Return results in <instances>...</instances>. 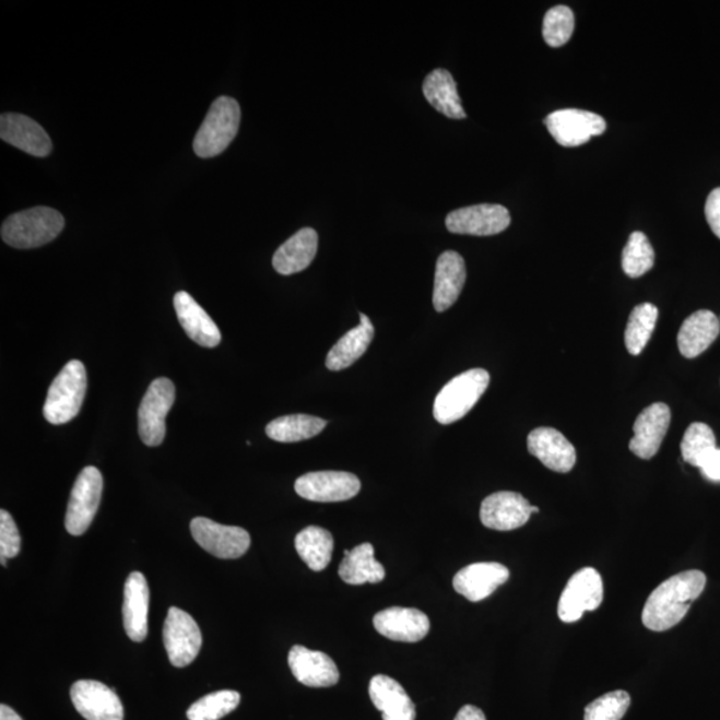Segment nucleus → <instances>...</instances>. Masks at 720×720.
<instances>
[{"label": "nucleus", "instance_id": "obj_1", "mask_svg": "<svg viewBox=\"0 0 720 720\" xmlns=\"http://www.w3.org/2000/svg\"><path fill=\"white\" fill-rule=\"evenodd\" d=\"M706 575L689 570L659 585L647 599L641 621L651 632H668L681 623L706 587Z\"/></svg>", "mask_w": 720, "mask_h": 720}, {"label": "nucleus", "instance_id": "obj_2", "mask_svg": "<svg viewBox=\"0 0 720 720\" xmlns=\"http://www.w3.org/2000/svg\"><path fill=\"white\" fill-rule=\"evenodd\" d=\"M64 228V217L50 208H34L3 222L2 239L11 247L35 248L50 244Z\"/></svg>", "mask_w": 720, "mask_h": 720}, {"label": "nucleus", "instance_id": "obj_3", "mask_svg": "<svg viewBox=\"0 0 720 720\" xmlns=\"http://www.w3.org/2000/svg\"><path fill=\"white\" fill-rule=\"evenodd\" d=\"M240 117V106L237 101L229 96L217 98L193 139L196 154L204 160L221 155L237 137Z\"/></svg>", "mask_w": 720, "mask_h": 720}, {"label": "nucleus", "instance_id": "obj_4", "mask_svg": "<svg viewBox=\"0 0 720 720\" xmlns=\"http://www.w3.org/2000/svg\"><path fill=\"white\" fill-rule=\"evenodd\" d=\"M488 385L489 374L483 368H473L452 378L435 398V420L440 425L461 421L480 402Z\"/></svg>", "mask_w": 720, "mask_h": 720}, {"label": "nucleus", "instance_id": "obj_5", "mask_svg": "<svg viewBox=\"0 0 720 720\" xmlns=\"http://www.w3.org/2000/svg\"><path fill=\"white\" fill-rule=\"evenodd\" d=\"M87 390V374L81 361H70L48 389L44 415L51 425H64L80 414Z\"/></svg>", "mask_w": 720, "mask_h": 720}, {"label": "nucleus", "instance_id": "obj_6", "mask_svg": "<svg viewBox=\"0 0 720 720\" xmlns=\"http://www.w3.org/2000/svg\"><path fill=\"white\" fill-rule=\"evenodd\" d=\"M175 402V386L167 378L150 385L138 413L139 437L144 445L156 447L166 437V416Z\"/></svg>", "mask_w": 720, "mask_h": 720}, {"label": "nucleus", "instance_id": "obj_7", "mask_svg": "<svg viewBox=\"0 0 720 720\" xmlns=\"http://www.w3.org/2000/svg\"><path fill=\"white\" fill-rule=\"evenodd\" d=\"M103 493V476L94 465L83 469L70 495L66 530L80 536L86 532L98 512Z\"/></svg>", "mask_w": 720, "mask_h": 720}, {"label": "nucleus", "instance_id": "obj_8", "mask_svg": "<svg viewBox=\"0 0 720 720\" xmlns=\"http://www.w3.org/2000/svg\"><path fill=\"white\" fill-rule=\"evenodd\" d=\"M163 641L169 662L181 669L196 661L202 647V633L190 614L178 607L168 610Z\"/></svg>", "mask_w": 720, "mask_h": 720}, {"label": "nucleus", "instance_id": "obj_9", "mask_svg": "<svg viewBox=\"0 0 720 720\" xmlns=\"http://www.w3.org/2000/svg\"><path fill=\"white\" fill-rule=\"evenodd\" d=\"M190 530L199 546L216 558L237 559L250 548V534L235 526L220 524L208 518H193Z\"/></svg>", "mask_w": 720, "mask_h": 720}, {"label": "nucleus", "instance_id": "obj_10", "mask_svg": "<svg viewBox=\"0 0 720 720\" xmlns=\"http://www.w3.org/2000/svg\"><path fill=\"white\" fill-rule=\"evenodd\" d=\"M603 602V582L595 568L586 567L575 573L562 592L558 615L562 622L574 623L586 611H595Z\"/></svg>", "mask_w": 720, "mask_h": 720}, {"label": "nucleus", "instance_id": "obj_11", "mask_svg": "<svg viewBox=\"0 0 720 720\" xmlns=\"http://www.w3.org/2000/svg\"><path fill=\"white\" fill-rule=\"evenodd\" d=\"M544 123L550 134L563 147L582 146L591 138L602 135L607 129L606 120L601 115L577 108L554 111L548 115Z\"/></svg>", "mask_w": 720, "mask_h": 720}, {"label": "nucleus", "instance_id": "obj_12", "mask_svg": "<svg viewBox=\"0 0 720 720\" xmlns=\"http://www.w3.org/2000/svg\"><path fill=\"white\" fill-rule=\"evenodd\" d=\"M511 225L508 210L500 204H475L451 211L446 217V226L452 234L489 237L504 233Z\"/></svg>", "mask_w": 720, "mask_h": 720}, {"label": "nucleus", "instance_id": "obj_13", "mask_svg": "<svg viewBox=\"0 0 720 720\" xmlns=\"http://www.w3.org/2000/svg\"><path fill=\"white\" fill-rule=\"evenodd\" d=\"M295 492L307 500L331 504L353 499L361 492V481L344 471H317L302 475Z\"/></svg>", "mask_w": 720, "mask_h": 720}, {"label": "nucleus", "instance_id": "obj_14", "mask_svg": "<svg viewBox=\"0 0 720 720\" xmlns=\"http://www.w3.org/2000/svg\"><path fill=\"white\" fill-rule=\"evenodd\" d=\"M72 704L86 720H123L125 709L115 689L96 681H78L71 687Z\"/></svg>", "mask_w": 720, "mask_h": 720}, {"label": "nucleus", "instance_id": "obj_15", "mask_svg": "<svg viewBox=\"0 0 720 720\" xmlns=\"http://www.w3.org/2000/svg\"><path fill=\"white\" fill-rule=\"evenodd\" d=\"M532 506L523 495L500 492L482 501L481 520L484 528L496 531H512L529 522Z\"/></svg>", "mask_w": 720, "mask_h": 720}, {"label": "nucleus", "instance_id": "obj_16", "mask_svg": "<svg viewBox=\"0 0 720 720\" xmlns=\"http://www.w3.org/2000/svg\"><path fill=\"white\" fill-rule=\"evenodd\" d=\"M670 423L671 410L668 404L653 403L641 411L634 425L632 452L646 461L656 457L669 432Z\"/></svg>", "mask_w": 720, "mask_h": 720}, {"label": "nucleus", "instance_id": "obj_17", "mask_svg": "<svg viewBox=\"0 0 720 720\" xmlns=\"http://www.w3.org/2000/svg\"><path fill=\"white\" fill-rule=\"evenodd\" d=\"M510 578V571L496 562L473 563L453 577V589L470 602H481L494 594Z\"/></svg>", "mask_w": 720, "mask_h": 720}, {"label": "nucleus", "instance_id": "obj_18", "mask_svg": "<svg viewBox=\"0 0 720 720\" xmlns=\"http://www.w3.org/2000/svg\"><path fill=\"white\" fill-rule=\"evenodd\" d=\"M0 138L5 143L38 158L51 154L52 143L44 127L21 114H3L0 117Z\"/></svg>", "mask_w": 720, "mask_h": 720}, {"label": "nucleus", "instance_id": "obj_19", "mask_svg": "<svg viewBox=\"0 0 720 720\" xmlns=\"http://www.w3.org/2000/svg\"><path fill=\"white\" fill-rule=\"evenodd\" d=\"M528 447L532 457L540 459L555 473H570L577 463V451L568 439L552 427L535 428L529 434Z\"/></svg>", "mask_w": 720, "mask_h": 720}, {"label": "nucleus", "instance_id": "obj_20", "mask_svg": "<svg viewBox=\"0 0 720 720\" xmlns=\"http://www.w3.org/2000/svg\"><path fill=\"white\" fill-rule=\"evenodd\" d=\"M374 627L387 639L415 644L427 637L429 619L416 609L390 607L374 616Z\"/></svg>", "mask_w": 720, "mask_h": 720}, {"label": "nucleus", "instance_id": "obj_21", "mask_svg": "<svg viewBox=\"0 0 720 720\" xmlns=\"http://www.w3.org/2000/svg\"><path fill=\"white\" fill-rule=\"evenodd\" d=\"M288 665L296 681L307 687H331L339 682V670L324 652L294 646L288 653Z\"/></svg>", "mask_w": 720, "mask_h": 720}, {"label": "nucleus", "instance_id": "obj_22", "mask_svg": "<svg viewBox=\"0 0 720 720\" xmlns=\"http://www.w3.org/2000/svg\"><path fill=\"white\" fill-rule=\"evenodd\" d=\"M468 280L464 259L457 251H445L438 258L435 270L433 304L444 312L456 304Z\"/></svg>", "mask_w": 720, "mask_h": 720}, {"label": "nucleus", "instance_id": "obj_23", "mask_svg": "<svg viewBox=\"0 0 720 720\" xmlns=\"http://www.w3.org/2000/svg\"><path fill=\"white\" fill-rule=\"evenodd\" d=\"M174 307L186 334L199 346L214 349L222 342L220 327L189 293L175 294Z\"/></svg>", "mask_w": 720, "mask_h": 720}, {"label": "nucleus", "instance_id": "obj_24", "mask_svg": "<svg viewBox=\"0 0 720 720\" xmlns=\"http://www.w3.org/2000/svg\"><path fill=\"white\" fill-rule=\"evenodd\" d=\"M150 589L142 573H131L125 585L123 625L134 641H143L149 632Z\"/></svg>", "mask_w": 720, "mask_h": 720}, {"label": "nucleus", "instance_id": "obj_25", "mask_svg": "<svg viewBox=\"0 0 720 720\" xmlns=\"http://www.w3.org/2000/svg\"><path fill=\"white\" fill-rule=\"evenodd\" d=\"M318 239L316 229L306 227L284 241L272 258L278 274L293 275L306 270L317 257Z\"/></svg>", "mask_w": 720, "mask_h": 720}, {"label": "nucleus", "instance_id": "obj_26", "mask_svg": "<svg viewBox=\"0 0 720 720\" xmlns=\"http://www.w3.org/2000/svg\"><path fill=\"white\" fill-rule=\"evenodd\" d=\"M719 332L720 322L716 314L699 310L683 322L677 334V347L685 358H697L717 341Z\"/></svg>", "mask_w": 720, "mask_h": 720}, {"label": "nucleus", "instance_id": "obj_27", "mask_svg": "<svg viewBox=\"0 0 720 720\" xmlns=\"http://www.w3.org/2000/svg\"><path fill=\"white\" fill-rule=\"evenodd\" d=\"M373 704L382 712L383 720H415V705L396 680L375 675L368 687Z\"/></svg>", "mask_w": 720, "mask_h": 720}, {"label": "nucleus", "instance_id": "obj_28", "mask_svg": "<svg viewBox=\"0 0 720 720\" xmlns=\"http://www.w3.org/2000/svg\"><path fill=\"white\" fill-rule=\"evenodd\" d=\"M375 330L370 318L361 314V324L344 334L330 350L326 366L331 371H342L353 366L366 353L374 339Z\"/></svg>", "mask_w": 720, "mask_h": 720}, {"label": "nucleus", "instance_id": "obj_29", "mask_svg": "<svg viewBox=\"0 0 720 720\" xmlns=\"http://www.w3.org/2000/svg\"><path fill=\"white\" fill-rule=\"evenodd\" d=\"M371 543H363L355 548L344 550V558L339 566V577L344 583L361 586L380 583L386 577L382 565L375 559Z\"/></svg>", "mask_w": 720, "mask_h": 720}, {"label": "nucleus", "instance_id": "obj_30", "mask_svg": "<svg viewBox=\"0 0 720 720\" xmlns=\"http://www.w3.org/2000/svg\"><path fill=\"white\" fill-rule=\"evenodd\" d=\"M423 94L435 110L451 119H464V108L458 94L457 82L449 71L437 69L429 72L423 83Z\"/></svg>", "mask_w": 720, "mask_h": 720}, {"label": "nucleus", "instance_id": "obj_31", "mask_svg": "<svg viewBox=\"0 0 720 720\" xmlns=\"http://www.w3.org/2000/svg\"><path fill=\"white\" fill-rule=\"evenodd\" d=\"M295 548L312 571H323L330 565L334 552V538L330 531L310 526L296 535Z\"/></svg>", "mask_w": 720, "mask_h": 720}, {"label": "nucleus", "instance_id": "obj_32", "mask_svg": "<svg viewBox=\"0 0 720 720\" xmlns=\"http://www.w3.org/2000/svg\"><path fill=\"white\" fill-rule=\"evenodd\" d=\"M327 422L320 417L305 414H295L278 417L265 427L268 437L281 444H295L317 437L322 433Z\"/></svg>", "mask_w": 720, "mask_h": 720}, {"label": "nucleus", "instance_id": "obj_33", "mask_svg": "<svg viewBox=\"0 0 720 720\" xmlns=\"http://www.w3.org/2000/svg\"><path fill=\"white\" fill-rule=\"evenodd\" d=\"M658 314V308L651 304H641L634 308L625 332L628 353L637 356L644 351L656 329Z\"/></svg>", "mask_w": 720, "mask_h": 720}, {"label": "nucleus", "instance_id": "obj_34", "mask_svg": "<svg viewBox=\"0 0 720 720\" xmlns=\"http://www.w3.org/2000/svg\"><path fill=\"white\" fill-rule=\"evenodd\" d=\"M717 449V438L712 428L706 423L695 422L687 428L681 444L682 457L685 462L700 469L706 458Z\"/></svg>", "mask_w": 720, "mask_h": 720}, {"label": "nucleus", "instance_id": "obj_35", "mask_svg": "<svg viewBox=\"0 0 720 720\" xmlns=\"http://www.w3.org/2000/svg\"><path fill=\"white\" fill-rule=\"evenodd\" d=\"M656 252L644 233L635 232L623 248L622 268L630 278L644 276L653 268Z\"/></svg>", "mask_w": 720, "mask_h": 720}, {"label": "nucleus", "instance_id": "obj_36", "mask_svg": "<svg viewBox=\"0 0 720 720\" xmlns=\"http://www.w3.org/2000/svg\"><path fill=\"white\" fill-rule=\"evenodd\" d=\"M240 704V694L233 689H222L205 695L193 704L187 718L190 720H220L233 712Z\"/></svg>", "mask_w": 720, "mask_h": 720}, {"label": "nucleus", "instance_id": "obj_37", "mask_svg": "<svg viewBox=\"0 0 720 720\" xmlns=\"http://www.w3.org/2000/svg\"><path fill=\"white\" fill-rule=\"evenodd\" d=\"M575 28L574 12L567 5H556L543 21V38L552 47H560L570 40Z\"/></svg>", "mask_w": 720, "mask_h": 720}, {"label": "nucleus", "instance_id": "obj_38", "mask_svg": "<svg viewBox=\"0 0 720 720\" xmlns=\"http://www.w3.org/2000/svg\"><path fill=\"white\" fill-rule=\"evenodd\" d=\"M630 695L616 689L591 701L585 709V720H622L630 709Z\"/></svg>", "mask_w": 720, "mask_h": 720}, {"label": "nucleus", "instance_id": "obj_39", "mask_svg": "<svg viewBox=\"0 0 720 720\" xmlns=\"http://www.w3.org/2000/svg\"><path fill=\"white\" fill-rule=\"evenodd\" d=\"M21 535L10 512L0 511V556L15 558L21 552Z\"/></svg>", "mask_w": 720, "mask_h": 720}, {"label": "nucleus", "instance_id": "obj_40", "mask_svg": "<svg viewBox=\"0 0 720 720\" xmlns=\"http://www.w3.org/2000/svg\"><path fill=\"white\" fill-rule=\"evenodd\" d=\"M705 213L712 233L720 239V187L707 198Z\"/></svg>", "mask_w": 720, "mask_h": 720}, {"label": "nucleus", "instance_id": "obj_41", "mask_svg": "<svg viewBox=\"0 0 720 720\" xmlns=\"http://www.w3.org/2000/svg\"><path fill=\"white\" fill-rule=\"evenodd\" d=\"M701 474L707 480L712 482H720V450H713L709 457L706 458L704 464L700 465Z\"/></svg>", "mask_w": 720, "mask_h": 720}, {"label": "nucleus", "instance_id": "obj_42", "mask_svg": "<svg viewBox=\"0 0 720 720\" xmlns=\"http://www.w3.org/2000/svg\"><path fill=\"white\" fill-rule=\"evenodd\" d=\"M453 720H487L486 716L481 709H477L475 706L465 705L457 713L456 719Z\"/></svg>", "mask_w": 720, "mask_h": 720}, {"label": "nucleus", "instance_id": "obj_43", "mask_svg": "<svg viewBox=\"0 0 720 720\" xmlns=\"http://www.w3.org/2000/svg\"><path fill=\"white\" fill-rule=\"evenodd\" d=\"M0 720H23L11 707L0 706Z\"/></svg>", "mask_w": 720, "mask_h": 720}, {"label": "nucleus", "instance_id": "obj_44", "mask_svg": "<svg viewBox=\"0 0 720 720\" xmlns=\"http://www.w3.org/2000/svg\"><path fill=\"white\" fill-rule=\"evenodd\" d=\"M0 558H2V566L8 565V558L5 556H0Z\"/></svg>", "mask_w": 720, "mask_h": 720}]
</instances>
